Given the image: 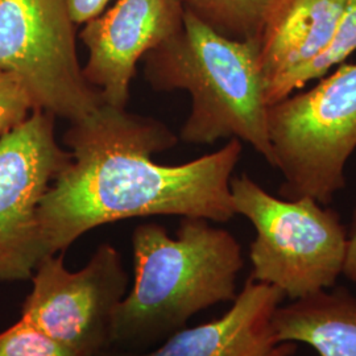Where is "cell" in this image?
Here are the masks:
<instances>
[{
  "mask_svg": "<svg viewBox=\"0 0 356 356\" xmlns=\"http://www.w3.org/2000/svg\"><path fill=\"white\" fill-rule=\"evenodd\" d=\"M38 110L17 76L0 69V138L24 123Z\"/></svg>",
  "mask_w": 356,
  "mask_h": 356,
  "instance_id": "2e32d148",
  "label": "cell"
},
{
  "mask_svg": "<svg viewBox=\"0 0 356 356\" xmlns=\"http://www.w3.org/2000/svg\"><path fill=\"white\" fill-rule=\"evenodd\" d=\"M0 356H78L26 319L0 332Z\"/></svg>",
  "mask_w": 356,
  "mask_h": 356,
  "instance_id": "9a60e30c",
  "label": "cell"
},
{
  "mask_svg": "<svg viewBox=\"0 0 356 356\" xmlns=\"http://www.w3.org/2000/svg\"><path fill=\"white\" fill-rule=\"evenodd\" d=\"M111 0H66L67 8L73 22L76 24H86L104 11Z\"/></svg>",
  "mask_w": 356,
  "mask_h": 356,
  "instance_id": "e0dca14e",
  "label": "cell"
},
{
  "mask_svg": "<svg viewBox=\"0 0 356 356\" xmlns=\"http://www.w3.org/2000/svg\"><path fill=\"white\" fill-rule=\"evenodd\" d=\"M163 122L101 104L72 123L64 143L70 163L38 207L45 254L65 251L88 231L129 218L178 216L229 222L236 216L231 178L242 141L181 165L153 161L177 144Z\"/></svg>",
  "mask_w": 356,
  "mask_h": 356,
  "instance_id": "6da1fadb",
  "label": "cell"
},
{
  "mask_svg": "<svg viewBox=\"0 0 356 356\" xmlns=\"http://www.w3.org/2000/svg\"><path fill=\"white\" fill-rule=\"evenodd\" d=\"M144 76L156 91L191 94L181 140L245 141L275 168L257 40L225 38L185 11L182 29L144 56Z\"/></svg>",
  "mask_w": 356,
  "mask_h": 356,
  "instance_id": "3957f363",
  "label": "cell"
},
{
  "mask_svg": "<svg viewBox=\"0 0 356 356\" xmlns=\"http://www.w3.org/2000/svg\"><path fill=\"white\" fill-rule=\"evenodd\" d=\"M342 275L348 280L356 282V206L353 213L350 231L347 232V252Z\"/></svg>",
  "mask_w": 356,
  "mask_h": 356,
  "instance_id": "ac0fdd59",
  "label": "cell"
},
{
  "mask_svg": "<svg viewBox=\"0 0 356 356\" xmlns=\"http://www.w3.org/2000/svg\"><path fill=\"white\" fill-rule=\"evenodd\" d=\"M356 51V0H347L343 13L331 38L329 47L318 57L300 69L292 76L282 79L276 86L268 91V106L280 102L292 95L293 91L304 88L307 82L319 79L331 67L343 63L344 60Z\"/></svg>",
  "mask_w": 356,
  "mask_h": 356,
  "instance_id": "5bb4252c",
  "label": "cell"
},
{
  "mask_svg": "<svg viewBox=\"0 0 356 356\" xmlns=\"http://www.w3.org/2000/svg\"><path fill=\"white\" fill-rule=\"evenodd\" d=\"M31 280L22 318L78 356H103L111 347L115 313L126 296L128 275L122 256L102 244L89 263L66 269L64 254L44 257Z\"/></svg>",
  "mask_w": 356,
  "mask_h": 356,
  "instance_id": "52a82bcc",
  "label": "cell"
},
{
  "mask_svg": "<svg viewBox=\"0 0 356 356\" xmlns=\"http://www.w3.org/2000/svg\"><path fill=\"white\" fill-rule=\"evenodd\" d=\"M268 131L284 176L281 197L330 204L346 186L344 169L356 148V64L269 106Z\"/></svg>",
  "mask_w": 356,
  "mask_h": 356,
  "instance_id": "5b68a950",
  "label": "cell"
},
{
  "mask_svg": "<svg viewBox=\"0 0 356 356\" xmlns=\"http://www.w3.org/2000/svg\"><path fill=\"white\" fill-rule=\"evenodd\" d=\"M54 119L35 110L0 138V281L31 280L47 257L38 207L72 159L56 140Z\"/></svg>",
  "mask_w": 356,
  "mask_h": 356,
  "instance_id": "ba28073f",
  "label": "cell"
},
{
  "mask_svg": "<svg viewBox=\"0 0 356 356\" xmlns=\"http://www.w3.org/2000/svg\"><path fill=\"white\" fill-rule=\"evenodd\" d=\"M346 4L347 0H276L257 40L266 95L329 47Z\"/></svg>",
  "mask_w": 356,
  "mask_h": 356,
  "instance_id": "8fae6325",
  "label": "cell"
},
{
  "mask_svg": "<svg viewBox=\"0 0 356 356\" xmlns=\"http://www.w3.org/2000/svg\"><path fill=\"white\" fill-rule=\"evenodd\" d=\"M135 282L115 313L111 348L145 353L185 327L197 313L232 302L244 267L232 234L201 218H184L177 236L144 223L132 234Z\"/></svg>",
  "mask_w": 356,
  "mask_h": 356,
  "instance_id": "7a4b0ae2",
  "label": "cell"
},
{
  "mask_svg": "<svg viewBox=\"0 0 356 356\" xmlns=\"http://www.w3.org/2000/svg\"><path fill=\"white\" fill-rule=\"evenodd\" d=\"M236 214L256 229L250 277L291 300L331 289L343 273L347 231L341 216L310 197L277 198L252 178H231Z\"/></svg>",
  "mask_w": 356,
  "mask_h": 356,
  "instance_id": "277c9868",
  "label": "cell"
},
{
  "mask_svg": "<svg viewBox=\"0 0 356 356\" xmlns=\"http://www.w3.org/2000/svg\"><path fill=\"white\" fill-rule=\"evenodd\" d=\"M284 298L276 286L248 277L220 318L184 327L154 350L115 356H293L297 343L280 342L273 327Z\"/></svg>",
  "mask_w": 356,
  "mask_h": 356,
  "instance_id": "30bf717a",
  "label": "cell"
},
{
  "mask_svg": "<svg viewBox=\"0 0 356 356\" xmlns=\"http://www.w3.org/2000/svg\"><path fill=\"white\" fill-rule=\"evenodd\" d=\"M273 327L280 342L305 343L319 356H356V296L331 288L279 306Z\"/></svg>",
  "mask_w": 356,
  "mask_h": 356,
  "instance_id": "7c38bea8",
  "label": "cell"
},
{
  "mask_svg": "<svg viewBox=\"0 0 356 356\" xmlns=\"http://www.w3.org/2000/svg\"><path fill=\"white\" fill-rule=\"evenodd\" d=\"M66 0H0V69L17 76L38 110L78 122L101 104L76 57Z\"/></svg>",
  "mask_w": 356,
  "mask_h": 356,
  "instance_id": "8992f818",
  "label": "cell"
},
{
  "mask_svg": "<svg viewBox=\"0 0 356 356\" xmlns=\"http://www.w3.org/2000/svg\"><path fill=\"white\" fill-rule=\"evenodd\" d=\"M182 0H116L86 23L81 40L89 51L85 79L102 102L126 108L136 65L184 26Z\"/></svg>",
  "mask_w": 356,
  "mask_h": 356,
  "instance_id": "9c48e42d",
  "label": "cell"
},
{
  "mask_svg": "<svg viewBox=\"0 0 356 356\" xmlns=\"http://www.w3.org/2000/svg\"><path fill=\"white\" fill-rule=\"evenodd\" d=\"M276 0H182L191 13L216 33L232 40H259Z\"/></svg>",
  "mask_w": 356,
  "mask_h": 356,
  "instance_id": "4fadbf2b",
  "label": "cell"
}]
</instances>
